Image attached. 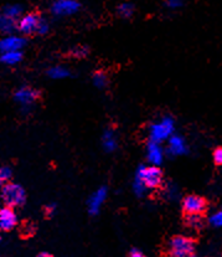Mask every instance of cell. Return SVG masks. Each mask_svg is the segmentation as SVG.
<instances>
[{
	"label": "cell",
	"mask_w": 222,
	"mask_h": 257,
	"mask_svg": "<svg viewBox=\"0 0 222 257\" xmlns=\"http://www.w3.org/2000/svg\"><path fill=\"white\" fill-rule=\"evenodd\" d=\"M163 183V174L158 167H139L133 180V191L137 196H144L148 189L160 187Z\"/></svg>",
	"instance_id": "1"
},
{
	"label": "cell",
	"mask_w": 222,
	"mask_h": 257,
	"mask_svg": "<svg viewBox=\"0 0 222 257\" xmlns=\"http://www.w3.org/2000/svg\"><path fill=\"white\" fill-rule=\"evenodd\" d=\"M175 132V122L171 117H163L161 119L156 120L149 127V138L150 142L161 143L164 141H169V138Z\"/></svg>",
	"instance_id": "2"
},
{
	"label": "cell",
	"mask_w": 222,
	"mask_h": 257,
	"mask_svg": "<svg viewBox=\"0 0 222 257\" xmlns=\"http://www.w3.org/2000/svg\"><path fill=\"white\" fill-rule=\"evenodd\" d=\"M170 257H182L195 252V242L186 236H175L168 242Z\"/></svg>",
	"instance_id": "3"
},
{
	"label": "cell",
	"mask_w": 222,
	"mask_h": 257,
	"mask_svg": "<svg viewBox=\"0 0 222 257\" xmlns=\"http://www.w3.org/2000/svg\"><path fill=\"white\" fill-rule=\"evenodd\" d=\"M2 198L8 206H20L25 203L26 194L24 188L19 184H5L2 190Z\"/></svg>",
	"instance_id": "4"
},
{
	"label": "cell",
	"mask_w": 222,
	"mask_h": 257,
	"mask_svg": "<svg viewBox=\"0 0 222 257\" xmlns=\"http://www.w3.org/2000/svg\"><path fill=\"white\" fill-rule=\"evenodd\" d=\"M81 9L78 0H54L51 4V13L57 18L71 17L77 14Z\"/></svg>",
	"instance_id": "5"
},
{
	"label": "cell",
	"mask_w": 222,
	"mask_h": 257,
	"mask_svg": "<svg viewBox=\"0 0 222 257\" xmlns=\"http://www.w3.org/2000/svg\"><path fill=\"white\" fill-rule=\"evenodd\" d=\"M40 20L41 18L38 14H34V13L23 15L20 18L19 23H18V30L22 34H24V35L36 33L39 28V24H40Z\"/></svg>",
	"instance_id": "6"
},
{
	"label": "cell",
	"mask_w": 222,
	"mask_h": 257,
	"mask_svg": "<svg viewBox=\"0 0 222 257\" xmlns=\"http://www.w3.org/2000/svg\"><path fill=\"white\" fill-rule=\"evenodd\" d=\"M107 194H108L107 188L101 187L90 196L87 206H88V212H90L91 215H97L98 212L101 211L102 206H103L104 201H106L107 199Z\"/></svg>",
	"instance_id": "7"
},
{
	"label": "cell",
	"mask_w": 222,
	"mask_h": 257,
	"mask_svg": "<svg viewBox=\"0 0 222 257\" xmlns=\"http://www.w3.org/2000/svg\"><path fill=\"white\" fill-rule=\"evenodd\" d=\"M182 208L186 214H202L206 209V201L201 196L187 195L182 200Z\"/></svg>",
	"instance_id": "8"
},
{
	"label": "cell",
	"mask_w": 222,
	"mask_h": 257,
	"mask_svg": "<svg viewBox=\"0 0 222 257\" xmlns=\"http://www.w3.org/2000/svg\"><path fill=\"white\" fill-rule=\"evenodd\" d=\"M38 96H39L38 91L33 90V88L30 87H22L15 92L14 97H15V101H17L19 104H22V107L25 109V111H28V109L30 108L31 104L36 101Z\"/></svg>",
	"instance_id": "9"
},
{
	"label": "cell",
	"mask_w": 222,
	"mask_h": 257,
	"mask_svg": "<svg viewBox=\"0 0 222 257\" xmlns=\"http://www.w3.org/2000/svg\"><path fill=\"white\" fill-rule=\"evenodd\" d=\"M26 40L22 36L9 35L5 36L0 40V52H12V51H20L25 46Z\"/></svg>",
	"instance_id": "10"
},
{
	"label": "cell",
	"mask_w": 222,
	"mask_h": 257,
	"mask_svg": "<svg viewBox=\"0 0 222 257\" xmlns=\"http://www.w3.org/2000/svg\"><path fill=\"white\" fill-rule=\"evenodd\" d=\"M17 222V214H15L12 208H3L0 210V230L10 231L12 229H14Z\"/></svg>",
	"instance_id": "11"
},
{
	"label": "cell",
	"mask_w": 222,
	"mask_h": 257,
	"mask_svg": "<svg viewBox=\"0 0 222 257\" xmlns=\"http://www.w3.org/2000/svg\"><path fill=\"white\" fill-rule=\"evenodd\" d=\"M147 158L149 163L153 164L154 167H158L163 163L164 161V149L160 146V143L150 142L147 148Z\"/></svg>",
	"instance_id": "12"
},
{
	"label": "cell",
	"mask_w": 222,
	"mask_h": 257,
	"mask_svg": "<svg viewBox=\"0 0 222 257\" xmlns=\"http://www.w3.org/2000/svg\"><path fill=\"white\" fill-rule=\"evenodd\" d=\"M168 152L171 156H184L187 153V144L181 136L173 135L168 141Z\"/></svg>",
	"instance_id": "13"
},
{
	"label": "cell",
	"mask_w": 222,
	"mask_h": 257,
	"mask_svg": "<svg viewBox=\"0 0 222 257\" xmlns=\"http://www.w3.org/2000/svg\"><path fill=\"white\" fill-rule=\"evenodd\" d=\"M102 147L108 153H112L118 148V140H117L116 133L112 130H107L102 136Z\"/></svg>",
	"instance_id": "14"
},
{
	"label": "cell",
	"mask_w": 222,
	"mask_h": 257,
	"mask_svg": "<svg viewBox=\"0 0 222 257\" xmlns=\"http://www.w3.org/2000/svg\"><path fill=\"white\" fill-rule=\"evenodd\" d=\"M18 20L7 17L0 13V31L4 34H12L15 29H18Z\"/></svg>",
	"instance_id": "15"
},
{
	"label": "cell",
	"mask_w": 222,
	"mask_h": 257,
	"mask_svg": "<svg viewBox=\"0 0 222 257\" xmlns=\"http://www.w3.org/2000/svg\"><path fill=\"white\" fill-rule=\"evenodd\" d=\"M0 13H3V14L7 15V17L19 22L20 18L23 17V7L19 4H9L7 5V7L3 8V9L0 10Z\"/></svg>",
	"instance_id": "16"
},
{
	"label": "cell",
	"mask_w": 222,
	"mask_h": 257,
	"mask_svg": "<svg viewBox=\"0 0 222 257\" xmlns=\"http://www.w3.org/2000/svg\"><path fill=\"white\" fill-rule=\"evenodd\" d=\"M134 12L135 7L134 4L130 2H123L117 7V14L121 18H123V19H129V18H132L133 15H134Z\"/></svg>",
	"instance_id": "17"
},
{
	"label": "cell",
	"mask_w": 222,
	"mask_h": 257,
	"mask_svg": "<svg viewBox=\"0 0 222 257\" xmlns=\"http://www.w3.org/2000/svg\"><path fill=\"white\" fill-rule=\"evenodd\" d=\"M23 55L22 51H12V52H4L0 55V61L5 65H17L22 61Z\"/></svg>",
	"instance_id": "18"
},
{
	"label": "cell",
	"mask_w": 222,
	"mask_h": 257,
	"mask_svg": "<svg viewBox=\"0 0 222 257\" xmlns=\"http://www.w3.org/2000/svg\"><path fill=\"white\" fill-rule=\"evenodd\" d=\"M48 75L52 80H64V78L69 77L70 71L64 66H54L48 71Z\"/></svg>",
	"instance_id": "19"
},
{
	"label": "cell",
	"mask_w": 222,
	"mask_h": 257,
	"mask_svg": "<svg viewBox=\"0 0 222 257\" xmlns=\"http://www.w3.org/2000/svg\"><path fill=\"white\" fill-rule=\"evenodd\" d=\"M186 225L192 230H200L203 226V217L201 214H187Z\"/></svg>",
	"instance_id": "20"
},
{
	"label": "cell",
	"mask_w": 222,
	"mask_h": 257,
	"mask_svg": "<svg viewBox=\"0 0 222 257\" xmlns=\"http://www.w3.org/2000/svg\"><path fill=\"white\" fill-rule=\"evenodd\" d=\"M179 195L180 190L176 184H174V183H168V184L165 185V188H164V196L166 198V200L175 201L179 199Z\"/></svg>",
	"instance_id": "21"
},
{
	"label": "cell",
	"mask_w": 222,
	"mask_h": 257,
	"mask_svg": "<svg viewBox=\"0 0 222 257\" xmlns=\"http://www.w3.org/2000/svg\"><path fill=\"white\" fill-rule=\"evenodd\" d=\"M93 85L97 88H104L108 83V78H107L106 73L103 72H96L92 77Z\"/></svg>",
	"instance_id": "22"
},
{
	"label": "cell",
	"mask_w": 222,
	"mask_h": 257,
	"mask_svg": "<svg viewBox=\"0 0 222 257\" xmlns=\"http://www.w3.org/2000/svg\"><path fill=\"white\" fill-rule=\"evenodd\" d=\"M164 7H165V9L170 10V12H176V10L181 9L184 7V0H165Z\"/></svg>",
	"instance_id": "23"
},
{
	"label": "cell",
	"mask_w": 222,
	"mask_h": 257,
	"mask_svg": "<svg viewBox=\"0 0 222 257\" xmlns=\"http://www.w3.org/2000/svg\"><path fill=\"white\" fill-rule=\"evenodd\" d=\"M208 222H210L211 226L213 227H222V209L221 210L213 212L210 216V219H208Z\"/></svg>",
	"instance_id": "24"
},
{
	"label": "cell",
	"mask_w": 222,
	"mask_h": 257,
	"mask_svg": "<svg viewBox=\"0 0 222 257\" xmlns=\"http://www.w3.org/2000/svg\"><path fill=\"white\" fill-rule=\"evenodd\" d=\"M12 169L9 167H0V184H4L12 178Z\"/></svg>",
	"instance_id": "25"
},
{
	"label": "cell",
	"mask_w": 222,
	"mask_h": 257,
	"mask_svg": "<svg viewBox=\"0 0 222 257\" xmlns=\"http://www.w3.org/2000/svg\"><path fill=\"white\" fill-rule=\"evenodd\" d=\"M90 52V49L87 46H76L74 50H72V55L76 57H86Z\"/></svg>",
	"instance_id": "26"
},
{
	"label": "cell",
	"mask_w": 222,
	"mask_h": 257,
	"mask_svg": "<svg viewBox=\"0 0 222 257\" xmlns=\"http://www.w3.org/2000/svg\"><path fill=\"white\" fill-rule=\"evenodd\" d=\"M49 30H50L49 22L46 19H44V18H41L40 24H39V28H38V31H36V33L40 34V35H45V34L49 33Z\"/></svg>",
	"instance_id": "27"
},
{
	"label": "cell",
	"mask_w": 222,
	"mask_h": 257,
	"mask_svg": "<svg viewBox=\"0 0 222 257\" xmlns=\"http://www.w3.org/2000/svg\"><path fill=\"white\" fill-rule=\"evenodd\" d=\"M213 161L216 164L222 165V148H217L213 152Z\"/></svg>",
	"instance_id": "28"
},
{
	"label": "cell",
	"mask_w": 222,
	"mask_h": 257,
	"mask_svg": "<svg viewBox=\"0 0 222 257\" xmlns=\"http://www.w3.org/2000/svg\"><path fill=\"white\" fill-rule=\"evenodd\" d=\"M129 257H147V256H145V253L143 252L142 250H139V248H132V250L129 251Z\"/></svg>",
	"instance_id": "29"
},
{
	"label": "cell",
	"mask_w": 222,
	"mask_h": 257,
	"mask_svg": "<svg viewBox=\"0 0 222 257\" xmlns=\"http://www.w3.org/2000/svg\"><path fill=\"white\" fill-rule=\"evenodd\" d=\"M46 211H48L49 215H52L56 211V205H55V204H51V205H49L48 208H46Z\"/></svg>",
	"instance_id": "30"
},
{
	"label": "cell",
	"mask_w": 222,
	"mask_h": 257,
	"mask_svg": "<svg viewBox=\"0 0 222 257\" xmlns=\"http://www.w3.org/2000/svg\"><path fill=\"white\" fill-rule=\"evenodd\" d=\"M36 257H52L51 255H50V253H48V252H41V253H39L38 256Z\"/></svg>",
	"instance_id": "31"
},
{
	"label": "cell",
	"mask_w": 222,
	"mask_h": 257,
	"mask_svg": "<svg viewBox=\"0 0 222 257\" xmlns=\"http://www.w3.org/2000/svg\"><path fill=\"white\" fill-rule=\"evenodd\" d=\"M182 257H200V256H197L196 253H190V255H186V256H182Z\"/></svg>",
	"instance_id": "32"
}]
</instances>
